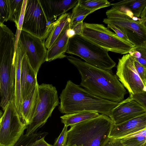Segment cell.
Returning <instances> with one entry per match:
<instances>
[{
  "label": "cell",
  "mask_w": 146,
  "mask_h": 146,
  "mask_svg": "<svg viewBox=\"0 0 146 146\" xmlns=\"http://www.w3.org/2000/svg\"><path fill=\"white\" fill-rule=\"evenodd\" d=\"M80 75V86L98 97L119 102L128 92L112 71L100 69L72 56H66Z\"/></svg>",
  "instance_id": "obj_1"
},
{
  "label": "cell",
  "mask_w": 146,
  "mask_h": 146,
  "mask_svg": "<svg viewBox=\"0 0 146 146\" xmlns=\"http://www.w3.org/2000/svg\"><path fill=\"white\" fill-rule=\"evenodd\" d=\"M59 98L58 110L65 114L88 111L109 117L111 110L119 103L95 96L70 80L67 82Z\"/></svg>",
  "instance_id": "obj_2"
},
{
  "label": "cell",
  "mask_w": 146,
  "mask_h": 146,
  "mask_svg": "<svg viewBox=\"0 0 146 146\" xmlns=\"http://www.w3.org/2000/svg\"><path fill=\"white\" fill-rule=\"evenodd\" d=\"M114 123L108 116L98 117L71 126L66 146H100L109 138Z\"/></svg>",
  "instance_id": "obj_3"
},
{
  "label": "cell",
  "mask_w": 146,
  "mask_h": 146,
  "mask_svg": "<svg viewBox=\"0 0 146 146\" xmlns=\"http://www.w3.org/2000/svg\"><path fill=\"white\" fill-rule=\"evenodd\" d=\"M106 14L107 17L103 19V23L120 29L135 47L146 46V22L122 6H112Z\"/></svg>",
  "instance_id": "obj_4"
},
{
  "label": "cell",
  "mask_w": 146,
  "mask_h": 146,
  "mask_svg": "<svg viewBox=\"0 0 146 146\" xmlns=\"http://www.w3.org/2000/svg\"><path fill=\"white\" fill-rule=\"evenodd\" d=\"M108 52L82 35H76L69 39L66 53L78 56L93 66L112 71L116 63Z\"/></svg>",
  "instance_id": "obj_5"
},
{
  "label": "cell",
  "mask_w": 146,
  "mask_h": 146,
  "mask_svg": "<svg viewBox=\"0 0 146 146\" xmlns=\"http://www.w3.org/2000/svg\"><path fill=\"white\" fill-rule=\"evenodd\" d=\"M15 35L0 22V92L13 89L15 85Z\"/></svg>",
  "instance_id": "obj_6"
},
{
  "label": "cell",
  "mask_w": 146,
  "mask_h": 146,
  "mask_svg": "<svg viewBox=\"0 0 146 146\" xmlns=\"http://www.w3.org/2000/svg\"><path fill=\"white\" fill-rule=\"evenodd\" d=\"M82 35L108 51L122 54L129 53L135 47L102 24L84 22Z\"/></svg>",
  "instance_id": "obj_7"
},
{
  "label": "cell",
  "mask_w": 146,
  "mask_h": 146,
  "mask_svg": "<svg viewBox=\"0 0 146 146\" xmlns=\"http://www.w3.org/2000/svg\"><path fill=\"white\" fill-rule=\"evenodd\" d=\"M38 90L39 100L32 119L27 125L25 134L27 136L37 132L47 122L60 104L56 88L52 84L38 85Z\"/></svg>",
  "instance_id": "obj_8"
},
{
  "label": "cell",
  "mask_w": 146,
  "mask_h": 146,
  "mask_svg": "<svg viewBox=\"0 0 146 146\" xmlns=\"http://www.w3.org/2000/svg\"><path fill=\"white\" fill-rule=\"evenodd\" d=\"M13 101L7 104L0 123V146H13L27 129Z\"/></svg>",
  "instance_id": "obj_9"
},
{
  "label": "cell",
  "mask_w": 146,
  "mask_h": 146,
  "mask_svg": "<svg viewBox=\"0 0 146 146\" xmlns=\"http://www.w3.org/2000/svg\"><path fill=\"white\" fill-rule=\"evenodd\" d=\"M49 22L39 0H27L22 30L44 41L52 27Z\"/></svg>",
  "instance_id": "obj_10"
},
{
  "label": "cell",
  "mask_w": 146,
  "mask_h": 146,
  "mask_svg": "<svg viewBox=\"0 0 146 146\" xmlns=\"http://www.w3.org/2000/svg\"><path fill=\"white\" fill-rule=\"evenodd\" d=\"M116 75L129 95L146 92V85L136 69L134 58L129 54L118 59Z\"/></svg>",
  "instance_id": "obj_11"
},
{
  "label": "cell",
  "mask_w": 146,
  "mask_h": 146,
  "mask_svg": "<svg viewBox=\"0 0 146 146\" xmlns=\"http://www.w3.org/2000/svg\"><path fill=\"white\" fill-rule=\"evenodd\" d=\"M23 48L29 63L36 75L46 61L47 50L44 40L21 31L18 40Z\"/></svg>",
  "instance_id": "obj_12"
},
{
  "label": "cell",
  "mask_w": 146,
  "mask_h": 146,
  "mask_svg": "<svg viewBox=\"0 0 146 146\" xmlns=\"http://www.w3.org/2000/svg\"><path fill=\"white\" fill-rule=\"evenodd\" d=\"M146 113L143 108L129 97L119 102L111 110L109 117L117 124Z\"/></svg>",
  "instance_id": "obj_13"
},
{
  "label": "cell",
  "mask_w": 146,
  "mask_h": 146,
  "mask_svg": "<svg viewBox=\"0 0 146 146\" xmlns=\"http://www.w3.org/2000/svg\"><path fill=\"white\" fill-rule=\"evenodd\" d=\"M146 129V113L121 123L113 125L109 137L118 139Z\"/></svg>",
  "instance_id": "obj_14"
},
{
  "label": "cell",
  "mask_w": 146,
  "mask_h": 146,
  "mask_svg": "<svg viewBox=\"0 0 146 146\" xmlns=\"http://www.w3.org/2000/svg\"><path fill=\"white\" fill-rule=\"evenodd\" d=\"M78 1L39 0V1L47 20L49 21L73 8Z\"/></svg>",
  "instance_id": "obj_15"
},
{
  "label": "cell",
  "mask_w": 146,
  "mask_h": 146,
  "mask_svg": "<svg viewBox=\"0 0 146 146\" xmlns=\"http://www.w3.org/2000/svg\"><path fill=\"white\" fill-rule=\"evenodd\" d=\"M37 75L31 67L25 53L21 62V85L22 101L38 84Z\"/></svg>",
  "instance_id": "obj_16"
},
{
  "label": "cell",
  "mask_w": 146,
  "mask_h": 146,
  "mask_svg": "<svg viewBox=\"0 0 146 146\" xmlns=\"http://www.w3.org/2000/svg\"><path fill=\"white\" fill-rule=\"evenodd\" d=\"M25 53L23 48L18 41L14 58L15 86L14 103L19 115L22 103L21 85V62Z\"/></svg>",
  "instance_id": "obj_17"
},
{
  "label": "cell",
  "mask_w": 146,
  "mask_h": 146,
  "mask_svg": "<svg viewBox=\"0 0 146 146\" xmlns=\"http://www.w3.org/2000/svg\"><path fill=\"white\" fill-rule=\"evenodd\" d=\"M38 85L23 100L19 115L23 122L27 125L32 119L38 101Z\"/></svg>",
  "instance_id": "obj_18"
},
{
  "label": "cell",
  "mask_w": 146,
  "mask_h": 146,
  "mask_svg": "<svg viewBox=\"0 0 146 146\" xmlns=\"http://www.w3.org/2000/svg\"><path fill=\"white\" fill-rule=\"evenodd\" d=\"M71 12L63 14L52 23V27L44 42L46 48H49L54 44L63 31L70 25Z\"/></svg>",
  "instance_id": "obj_19"
},
{
  "label": "cell",
  "mask_w": 146,
  "mask_h": 146,
  "mask_svg": "<svg viewBox=\"0 0 146 146\" xmlns=\"http://www.w3.org/2000/svg\"><path fill=\"white\" fill-rule=\"evenodd\" d=\"M70 25L62 32L54 44L47 50L46 61L50 62L57 59L66 57L70 38L67 34V30Z\"/></svg>",
  "instance_id": "obj_20"
},
{
  "label": "cell",
  "mask_w": 146,
  "mask_h": 146,
  "mask_svg": "<svg viewBox=\"0 0 146 146\" xmlns=\"http://www.w3.org/2000/svg\"><path fill=\"white\" fill-rule=\"evenodd\" d=\"M99 115L96 112L85 111L65 114L60 117L62 122L68 127L96 117Z\"/></svg>",
  "instance_id": "obj_21"
},
{
  "label": "cell",
  "mask_w": 146,
  "mask_h": 146,
  "mask_svg": "<svg viewBox=\"0 0 146 146\" xmlns=\"http://www.w3.org/2000/svg\"><path fill=\"white\" fill-rule=\"evenodd\" d=\"M111 5L122 6L127 8L134 16L139 17L142 11L146 7V0H125L111 3Z\"/></svg>",
  "instance_id": "obj_22"
},
{
  "label": "cell",
  "mask_w": 146,
  "mask_h": 146,
  "mask_svg": "<svg viewBox=\"0 0 146 146\" xmlns=\"http://www.w3.org/2000/svg\"><path fill=\"white\" fill-rule=\"evenodd\" d=\"M118 139L124 146H141L146 143V129Z\"/></svg>",
  "instance_id": "obj_23"
},
{
  "label": "cell",
  "mask_w": 146,
  "mask_h": 146,
  "mask_svg": "<svg viewBox=\"0 0 146 146\" xmlns=\"http://www.w3.org/2000/svg\"><path fill=\"white\" fill-rule=\"evenodd\" d=\"M9 6L8 20L15 23L17 27L21 15L23 0H8Z\"/></svg>",
  "instance_id": "obj_24"
},
{
  "label": "cell",
  "mask_w": 146,
  "mask_h": 146,
  "mask_svg": "<svg viewBox=\"0 0 146 146\" xmlns=\"http://www.w3.org/2000/svg\"><path fill=\"white\" fill-rule=\"evenodd\" d=\"M92 11L80 6L77 3L73 8L71 14L70 26L71 27L78 22L83 21L84 19Z\"/></svg>",
  "instance_id": "obj_25"
},
{
  "label": "cell",
  "mask_w": 146,
  "mask_h": 146,
  "mask_svg": "<svg viewBox=\"0 0 146 146\" xmlns=\"http://www.w3.org/2000/svg\"><path fill=\"white\" fill-rule=\"evenodd\" d=\"M78 3L82 7L91 10L92 13L111 5L110 3L107 0H78Z\"/></svg>",
  "instance_id": "obj_26"
},
{
  "label": "cell",
  "mask_w": 146,
  "mask_h": 146,
  "mask_svg": "<svg viewBox=\"0 0 146 146\" xmlns=\"http://www.w3.org/2000/svg\"><path fill=\"white\" fill-rule=\"evenodd\" d=\"M47 134L46 132H35L29 135L23 134L13 146H28L31 143L40 138L45 136Z\"/></svg>",
  "instance_id": "obj_27"
},
{
  "label": "cell",
  "mask_w": 146,
  "mask_h": 146,
  "mask_svg": "<svg viewBox=\"0 0 146 146\" xmlns=\"http://www.w3.org/2000/svg\"><path fill=\"white\" fill-rule=\"evenodd\" d=\"M129 54L135 60L146 67V46L135 47Z\"/></svg>",
  "instance_id": "obj_28"
},
{
  "label": "cell",
  "mask_w": 146,
  "mask_h": 146,
  "mask_svg": "<svg viewBox=\"0 0 146 146\" xmlns=\"http://www.w3.org/2000/svg\"><path fill=\"white\" fill-rule=\"evenodd\" d=\"M27 0H23L21 15L19 17L16 34L15 35V54L19 37L22 31L25 11Z\"/></svg>",
  "instance_id": "obj_29"
},
{
  "label": "cell",
  "mask_w": 146,
  "mask_h": 146,
  "mask_svg": "<svg viewBox=\"0 0 146 146\" xmlns=\"http://www.w3.org/2000/svg\"><path fill=\"white\" fill-rule=\"evenodd\" d=\"M9 6L8 0H0V22L2 23L8 20Z\"/></svg>",
  "instance_id": "obj_30"
},
{
  "label": "cell",
  "mask_w": 146,
  "mask_h": 146,
  "mask_svg": "<svg viewBox=\"0 0 146 146\" xmlns=\"http://www.w3.org/2000/svg\"><path fill=\"white\" fill-rule=\"evenodd\" d=\"M64 126L59 136L56 139L53 146H66L68 130Z\"/></svg>",
  "instance_id": "obj_31"
},
{
  "label": "cell",
  "mask_w": 146,
  "mask_h": 146,
  "mask_svg": "<svg viewBox=\"0 0 146 146\" xmlns=\"http://www.w3.org/2000/svg\"><path fill=\"white\" fill-rule=\"evenodd\" d=\"M129 97L146 109V92L131 94L129 95Z\"/></svg>",
  "instance_id": "obj_32"
},
{
  "label": "cell",
  "mask_w": 146,
  "mask_h": 146,
  "mask_svg": "<svg viewBox=\"0 0 146 146\" xmlns=\"http://www.w3.org/2000/svg\"><path fill=\"white\" fill-rule=\"evenodd\" d=\"M136 69L144 83L146 85V67H145L134 59Z\"/></svg>",
  "instance_id": "obj_33"
},
{
  "label": "cell",
  "mask_w": 146,
  "mask_h": 146,
  "mask_svg": "<svg viewBox=\"0 0 146 146\" xmlns=\"http://www.w3.org/2000/svg\"><path fill=\"white\" fill-rule=\"evenodd\" d=\"M107 27L113 30L115 34L121 39L126 42H130L126 34L118 28L112 25H107Z\"/></svg>",
  "instance_id": "obj_34"
},
{
  "label": "cell",
  "mask_w": 146,
  "mask_h": 146,
  "mask_svg": "<svg viewBox=\"0 0 146 146\" xmlns=\"http://www.w3.org/2000/svg\"><path fill=\"white\" fill-rule=\"evenodd\" d=\"M100 146H124L119 139L109 137Z\"/></svg>",
  "instance_id": "obj_35"
},
{
  "label": "cell",
  "mask_w": 146,
  "mask_h": 146,
  "mask_svg": "<svg viewBox=\"0 0 146 146\" xmlns=\"http://www.w3.org/2000/svg\"><path fill=\"white\" fill-rule=\"evenodd\" d=\"M84 27L83 21H81L70 27L75 31L76 35H82Z\"/></svg>",
  "instance_id": "obj_36"
},
{
  "label": "cell",
  "mask_w": 146,
  "mask_h": 146,
  "mask_svg": "<svg viewBox=\"0 0 146 146\" xmlns=\"http://www.w3.org/2000/svg\"><path fill=\"white\" fill-rule=\"evenodd\" d=\"M45 136H44L38 139L31 143L30 145L31 146H53L52 145L48 144L45 141Z\"/></svg>",
  "instance_id": "obj_37"
},
{
  "label": "cell",
  "mask_w": 146,
  "mask_h": 146,
  "mask_svg": "<svg viewBox=\"0 0 146 146\" xmlns=\"http://www.w3.org/2000/svg\"><path fill=\"white\" fill-rule=\"evenodd\" d=\"M67 34L70 38L76 35V33L74 31L70 28V26L67 30Z\"/></svg>",
  "instance_id": "obj_38"
},
{
  "label": "cell",
  "mask_w": 146,
  "mask_h": 146,
  "mask_svg": "<svg viewBox=\"0 0 146 146\" xmlns=\"http://www.w3.org/2000/svg\"><path fill=\"white\" fill-rule=\"evenodd\" d=\"M139 17L141 20L146 22V7L142 11Z\"/></svg>",
  "instance_id": "obj_39"
},
{
  "label": "cell",
  "mask_w": 146,
  "mask_h": 146,
  "mask_svg": "<svg viewBox=\"0 0 146 146\" xmlns=\"http://www.w3.org/2000/svg\"><path fill=\"white\" fill-rule=\"evenodd\" d=\"M3 114L2 111L0 110V119L2 117Z\"/></svg>",
  "instance_id": "obj_40"
},
{
  "label": "cell",
  "mask_w": 146,
  "mask_h": 146,
  "mask_svg": "<svg viewBox=\"0 0 146 146\" xmlns=\"http://www.w3.org/2000/svg\"><path fill=\"white\" fill-rule=\"evenodd\" d=\"M70 146H79V145H76L75 144H74V145H73Z\"/></svg>",
  "instance_id": "obj_41"
},
{
  "label": "cell",
  "mask_w": 146,
  "mask_h": 146,
  "mask_svg": "<svg viewBox=\"0 0 146 146\" xmlns=\"http://www.w3.org/2000/svg\"><path fill=\"white\" fill-rule=\"evenodd\" d=\"M141 146H146V143H145Z\"/></svg>",
  "instance_id": "obj_42"
},
{
  "label": "cell",
  "mask_w": 146,
  "mask_h": 146,
  "mask_svg": "<svg viewBox=\"0 0 146 146\" xmlns=\"http://www.w3.org/2000/svg\"><path fill=\"white\" fill-rule=\"evenodd\" d=\"M1 121V117L0 119V123Z\"/></svg>",
  "instance_id": "obj_43"
},
{
  "label": "cell",
  "mask_w": 146,
  "mask_h": 146,
  "mask_svg": "<svg viewBox=\"0 0 146 146\" xmlns=\"http://www.w3.org/2000/svg\"><path fill=\"white\" fill-rule=\"evenodd\" d=\"M31 146V145H29V146Z\"/></svg>",
  "instance_id": "obj_44"
}]
</instances>
